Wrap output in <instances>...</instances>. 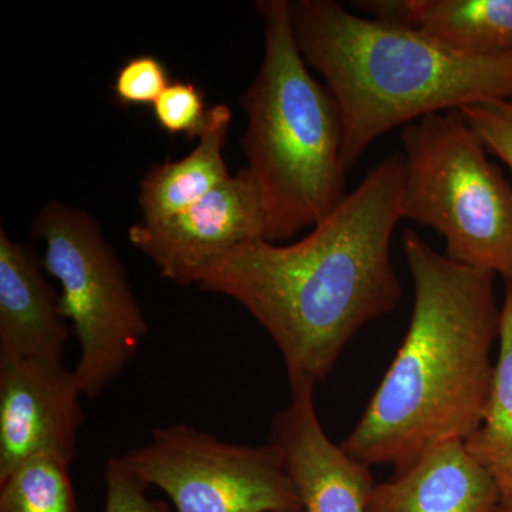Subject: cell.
<instances>
[{"label":"cell","mask_w":512,"mask_h":512,"mask_svg":"<svg viewBox=\"0 0 512 512\" xmlns=\"http://www.w3.org/2000/svg\"><path fill=\"white\" fill-rule=\"evenodd\" d=\"M154 119L165 133L198 138L207 124L204 94L195 84L175 82L153 104Z\"/></svg>","instance_id":"17"},{"label":"cell","mask_w":512,"mask_h":512,"mask_svg":"<svg viewBox=\"0 0 512 512\" xmlns=\"http://www.w3.org/2000/svg\"><path fill=\"white\" fill-rule=\"evenodd\" d=\"M466 450L493 477L500 505L512 508V285L504 284L493 386L483 421L464 441Z\"/></svg>","instance_id":"15"},{"label":"cell","mask_w":512,"mask_h":512,"mask_svg":"<svg viewBox=\"0 0 512 512\" xmlns=\"http://www.w3.org/2000/svg\"><path fill=\"white\" fill-rule=\"evenodd\" d=\"M30 237L45 242L43 268L60 284V308L79 342L74 375L84 396L97 399L140 352L146 315L89 212L47 201L30 224Z\"/></svg>","instance_id":"6"},{"label":"cell","mask_w":512,"mask_h":512,"mask_svg":"<svg viewBox=\"0 0 512 512\" xmlns=\"http://www.w3.org/2000/svg\"><path fill=\"white\" fill-rule=\"evenodd\" d=\"M498 505L493 477L468 454L463 441H450L376 483L366 512H491Z\"/></svg>","instance_id":"12"},{"label":"cell","mask_w":512,"mask_h":512,"mask_svg":"<svg viewBox=\"0 0 512 512\" xmlns=\"http://www.w3.org/2000/svg\"><path fill=\"white\" fill-rule=\"evenodd\" d=\"M296 45L322 74L343 121V165L414 121L512 99V50L463 55L417 30L360 18L335 0H289Z\"/></svg>","instance_id":"3"},{"label":"cell","mask_w":512,"mask_h":512,"mask_svg":"<svg viewBox=\"0 0 512 512\" xmlns=\"http://www.w3.org/2000/svg\"><path fill=\"white\" fill-rule=\"evenodd\" d=\"M402 190L403 158L393 154L306 237L291 245L245 242L195 268L184 286L247 309L274 340L289 384L316 386L360 330L402 301L390 256Z\"/></svg>","instance_id":"1"},{"label":"cell","mask_w":512,"mask_h":512,"mask_svg":"<svg viewBox=\"0 0 512 512\" xmlns=\"http://www.w3.org/2000/svg\"><path fill=\"white\" fill-rule=\"evenodd\" d=\"M402 218L434 229L451 261L512 285V185L461 110L403 127Z\"/></svg>","instance_id":"5"},{"label":"cell","mask_w":512,"mask_h":512,"mask_svg":"<svg viewBox=\"0 0 512 512\" xmlns=\"http://www.w3.org/2000/svg\"><path fill=\"white\" fill-rule=\"evenodd\" d=\"M83 396L64 360L0 353V476L36 454L73 463Z\"/></svg>","instance_id":"8"},{"label":"cell","mask_w":512,"mask_h":512,"mask_svg":"<svg viewBox=\"0 0 512 512\" xmlns=\"http://www.w3.org/2000/svg\"><path fill=\"white\" fill-rule=\"evenodd\" d=\"M170 84L165 64L156 56L141 55L120 67L113 92L123 106H146L156 103Z\"/></svg>","instance_id":"18"},{"label":"cell","mask_w":512,"mask_h":512,"mask_svg":"<svg viewBox=\"0 0 512 512\" xmlns=\"http://www.w3.org/2000/svg\"><path fill=\"white\" fill-rule=\"evenodd\" d=\"M315 384H291V400L272 419L269 444L284 461L302 512H366L372 467L333 443L320 424Z\"/></svg>","instance_id":"10"},{"label":"cell","mask_w":512,"mask_h":512,"mask_svg":"<svg viewBox=\"0 0 512 512\" xmlns=\"http://www.w3.org/2000/svg\"><path fill=\"white\" fill-rule=\"evenodd\" d=\"M264 59L239 97L247 114L241 147L265 211V241L315 227L345 198L343 121L328 87L296 45L289 0H258Z\"/></svg>","instance_id":"4"},{"label":"cell","mask_w":512,"mask_h":512,"mask_svg":"<svg viewBox=\"0 0 512 512\" xmlns=\"http://www.w3.org/2000/svg\"><path fill=\"white\" fill-rule=\"evenodd\" d=\"M412 319L343 450L367 466L406 470L433 448L466 441L493 386L501 305L493 272L451 261L412 228L402 235Z\"/></svg>","instance_id":"2"},{"label":"cell","mask_w":512,"mask_h":512,"mask_svg":"<svg viewBox=\"0 0 512 512\" xmlns=\"http://www.w3.org/2000/svg\"><path fill=\"white\" fill-rule=\"evenodd\" d=\"M106 500L103 512H170L163 501L153 500L148 487L134 476L120 457H111L104 467Z\"/></svg>","instance_id":"20"},{"label":"cell","mask_w":512,"mask_h":512,"mask_svg":"<svg viewBox=\"0 0 512 512\" xmlns=\"http://www.w3.org/2000/svg\"><path fill=\"white\" fill-rule=\"evenodd\" d=\"M33 245L0 227V353L64 360L69 328Z\"/></svg>","instance_id":"11"},{"label":"cell","mask_w":512,"mask_h":512,"mask_svg":"<svg viewBox=\"0 0 512 512\" xmlns=\"http://www.w3.org/2000/svg\"><path fill=\"white\" fill-rule=\"evenodd\" d=\"M264 237V205L247 167L171 220L157 225L138 222L128 229L131 245L163 278L183 286L198 266Z\"/></svg>","instance_id":"9"},{"label":"cell","mask_w":512,"mask_h":512,"mask_svg":"<svg viewBox=\"0 0 512 512\" xmlns=\"http://www.w3.org/2000/svg\"><path fill=\"white\" fill-rule=\"evenodd\" d=\"M409 28L463 55L512 50V0H412Z\"/></svg>","instance_id":"14"},{"label":"cell","mask_w":512,"mask_h":512,"mask_svg":"<svg viewBox=\"0 0 512 512\" xmlns=\"http://www.w3.org/2000/svg\"><path fill=\"white\" fill-rule=\"evenodd\" d=\"M491 512H512V508L503 507V505H498L497 508H494Z\"/></svg>","instance_id":"21"},{"label":"cell","mask_w":512,"mask_h":512,"mask_svg":"<svg viewBox=\"0 0 512 512\" xmlns=\"http://www.w3.org/2000/svg\"><path fill=\"white\" fill-rule=\"evenodd\" d=\"M120 460L148 488H160L177 512H302L284 461L269 443H228L178 423L158 427Z\"/></svg>","instance_id":"7"},{"label":"cell","mask_w":512,"mask_h":512,"mask_svg":"<svg viewBox=\"0 0 512 512\" xmlns=\"http://www.w3.org/2000/svg\"><path fill=\"white\" fill-rule=\"evenodd\" d=\"M511 101H512V99H511Z\"/></svg>","instance_id":"22"},{"label":"cell","mask_w":512,"mask_h":512,"mask_svg":"<svg viewBox=\"0 0 512 512\" xmlns=\"http://www.w3.org/2000/svg\"><path fill=\"white\" fill-rule=\"evenodd\" d=\"M72 461L36 454L0 476V512H77Z\"/></svg>","instance_id":"16"},{"label":"cell","mask_w":512,"mask_h":512,"mask_svg":"<svg viewBox=\"0 0 512 512\" xmlns=\"http://www.w3.org/2000/svg\"><path fill=\"white\" fill-rule=\"evenodd\" d=\"M488 153L512 171V101L490 100L461 109Z\"/></svg>","instance_id":"19"},{"label":"cell","mask_w":512,"mask_h":512,"mask_svg":"<svg viewBox=\"0 0 512 512\" xmlns=\"http://www.w3.org/2000/svg\"><path fill=\"white\" fill-rule=\"evenodd\" d=\"M231 120L228 104H215L208 109L207 124L190 154L147 171L138 194L143 224L171 220L231 177L224 158Z\"/></svg>","instance_id":"13"}]
</instances>
